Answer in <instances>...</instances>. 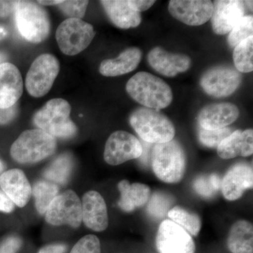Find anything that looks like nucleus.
<instances>
[{"label": "nucleus", "mask_w": 253, "mask_h": 253, "mask_svg": "<svg viewBox=\"0 0 253 253\" xmlns=\"http://www.w3.org/2000/svg\"><path fill=\"white\" fill-rule=\"evenodd\" d=\"M127 94L134 101L148 109H166L172 103L170 86L160 78L147 72L136 73L126 84Z\"/></svg>", "instance_id": "nucleus-1"}, {"label": "nucleus", "mask_w": 253, "mask_h": 253, "mask_svg": "<svg viewBox=\"0 0 253 253\" xmlns=\"http://www.w3.org/2000/svg\"><path fill=\"white\" fill-rule=\"evenodd\" d=\"M71 111V105L66 100L51 99L35 114L33 122L38 129L54 138L69 139L76 135L78 131L70 118Z\"/></svg>", "instance_id": "nucleus-2"}, {"label": "nucleus", "mask_w": 253, "mask_h": 253, "mask_svg": "<svg viewBox=\"0 0 253 253\" xmlns=\"http://www.w3.org/2000/svg\"><path fill=\"white\" fill-rule=\"evenodd\" d=\"M129 123L139 137L150 144L168 142L175 135L172 121L158 110L139 108L131 113Z\"/></svg>", "instance_id": "nucleus-3"}, {"label": "nucleus", "mask_w": 253, "mask_h": 253, "mask_svg": "<svg viewBox=\"0 0 253 253\" xmlns=\"http://www.w3.org/2000/svg\"><path fill=\"white\" fill-rule=\"evenodd\" d=\"M185 152L177 141L155 145L152 153V168L160 180L168 184L179 182L186 169Z\"/></svg>", "instance_id": "nucleus-4"}, {"label": "nucleus", "mask_w": 253, "mask_h": 253, "mask_svg": "<svg viewBox=\"0 0 253 253\" xmlns=\"http://www.w3.org/2000/svg\"><path fill=\"white\" fill-rule=\"evenodd\" d=\"M56 141L54 136L40 129L23 131L11 147V157L16 162L28 164L42 161L54 154Z\"/></svg>", "instance_id": "nucleus-5"}, {"label": "nucleus", "mask_w": 253, "mask_h": 253, "mask_svg": "<svg viewBox=\"0 0 253 253\" xmlns=\"http://www.w3.org/2000/svg\"><path fill=\"white\" fill-rule=\"evenodd\" d=\"M14 12L18 31L24 39L32 43L45 41L51 24L44 7L33 1H17Z\"/></svg>", "instance_id": "nucleus-6"}, {"label": "nucleus", "mask_w": 253, "mask_h": 253, "mask_svg": "<svg viewBox=\"0 0 253 253\" xmlns=\"http://www.w3.org/2000/svg\"><path fill=\"white\" fill-rule=\"evenodd\" d=\"M95 35L96 32L89 23L77 18H67L58 27L56 39L63 54L75 56L88 47Z\"/></svg>", "instance_id": "nucleus-7"}, {"label": "nucleus", "mask_w": 253, "mask_h": 253, "mask_svg": "<svg viewBox=\"0 0 253 253\" xmlns=\"http://www.w3.org/2000/svg\"><path fill=\"white\" fill-rule=\"evenodd\" d=\"M60 65L53 55L42 54L35 59L26 78V87L33 97H42L52 87L59 75Z\"/></svg>", "instance_id": "nucleus-8"}, {"label": "nucleus", "mask_w": 253, "mask_h": 253, "mask_svg": "<svg viewBox=\"0 0 253 253\" xmlns=\"http://www.w3.org/2000/svg\"><path fill=\"white\" fill-rule=\"evenodd\" d=\"M45 220L53 226L79 227L83 217L82 203L78 195L71 190L58 195L46 211Z\"/></svg>", "instance_id": "nucleus-9"}, {"label": "nucleus", "mask_w": 253, "mask_h": 253, "mask_svg": "<svg viewBox=\"0 0 253 253\" xmlns=\"http://www.w3.org/2000/svg\"><path fill=\"white\" fill-rule=\"evenodd\" d=\"M242 81V75L230 66H215L208 70L201 78V87L214 97L222 98L235 92Z\"/></svg>", "instance_id": "nucleus-10"}, {"label": "nucleus", "mask_w": 253, "mask_h": 253, "mask_svg": "<svg viewBox=\"0 0 253 253\" xmlns=\"http://www.w3.org/2000/svg\"><path fill=\"white\" fill-rule=\"evenodd\" d=\"M143 146L135 136L125 131L111 134L105 146V161L111 166H119L130 160L141 157Z\"/></svg>", "instance_id": "nucleus-11"}, {"label": "nucleus", "mask_w": 253, "mask_h": 253, "mask_svg": "<svg viewBox=\"0 0 253 253\" xmlns=\"http://www.w3.org/2000/svg\"><path fill=\"white\" fill-rule=\"evenodd\" d=\"M156 244L160 253H195L196 250L189 233L169 219L160 224Z\"/></svg>", "instance_id": "nucleus-12"}, {"label": "nucleus", "mask_w": 253, "mask_h": 253, "mask_svg": "<svg viewBox=\"0 0 253 253\" xmlns=\"http://www.w3.org/2000/svg\"><path fill=\"white\" fill-rule=\"evenodd\" d=\"M168 10L173 17L190 26H199L211 20L213 3L208 0H172Z\"/></svg>", "instance_id": "nucleus-13"}, {"label": "nucleus", "mask_w": 253, "mask_h": 253, "mask_svg": "<svg viewBox=\"0 0 253 253\" xmlns=\"http://www.w3.org/2000/svg\"><path fill=\"white\" fill-rule=\"evenodd\" d=\"M244 1L217 0L213 3L211 21L213 31L222 36L229 33L245 16Z\"/></svg>", "instance_id": "nucleus-14"}, {"label": "nucleus", "mask_w": 253, "mask_h": 253, "mask_svg": "<svg viewBox=\"0 0 253 253\" xmlns=\"http://www.w3.org/2000/svg\"><path fill=\"white\" fill-rule=\"evenodd\" d=\"M253 171L252 166L240 163L227 171L221 182L223 196L228 201H236L244 195L245 191L252 189Z\"/></svg>", "instance_id": "nucleus-15"}, {"label": "nucleus", "mask_w": 253, "mask_h": 253, "mask_svg": "<svg viewBox=\"0 0 253 253\" xmlns=\"http://www.w3.org/2000/svg\"><path fill=\"white\" fill-rule=\"evenodd\" d=\"M148 62L156 72L172 78L187 71L191 67V60L185 54L168 52L156 46L148 54Z\"/></svg>", "instance_id": "nucleus-16"}, {"label": "nucleus", "mask_w": 253, "mask_h": 253, "mask_svg": "<svg viewBox=\"0 0 253 253\" xmlns=\"http://www.w3.org/2000/svg\"><path fill=\"white\" fill-rule=\"evenodd\" d=\"M82 217L86 227L91 230L100 232L107 229V207L104 198L97 191H89L83 196Z\"/></svg>", "instance_id": "nucleus-17"}, {"label": "nucleus", "mask_w": 253, "mask_h": 253, "mask_svg": "<svg viewBox=\"0 0 253 253\" xmlns=\"http://www.w3.org/2000/svg\"><path fill=\"white\" fill-rule=\"evenodd\" d=\"M239 108L231 103L209 104L200 111L199 123L208 130L222 129L235 122L239 117Z\"/></svg>", "instance_id": "nucleus-18"}, {"label": "nucleus", "mask_w": 253, "mask_h": 253, "mask_svg": "<svg viewBox=\"0 0 253 253\" xmlns=\"http://www.w3.org/2000/svg\"><path fill=\"white\" fill-rule=\"evenodd\" d=\"M23 91V78L17 67L7 62L0 65V109L14 106Z\"/></svg>", "instance_id": "nucleus-19"}, {"label": "nucleus", "mask_w": 253, "mask_h": 253, "mask_svg": "<svg viewBox=\"0 0 253 253\" xmlns=\"http://www.w3.org/2000/svg\"><path fill=\"white\" fill-rule=\"evenodd\" d=\"M0 187L13 204L20 208L28 204L32 196V187L22 170L11 169L0 175Z\"/></svg>", "instance_id": "nucleus-20"}, {"label": "nucleus", "mask_w": 253, "mask_h": 253, "mask_svg": "<svg viewBox=\"0 0 253 253\" xmlns=\"http://www.w3.org/2000/svg\"><path fill=\"white\" fill-rule=\"evenodd\" d=\"M217 154L222 159H231L243 156H252L253 153V131L236 130L225 138L217 146Z\"/></svg>", "instance_id": "nucleus-21"}, {"label": "nucleus", "mask_w": 253, "mask_h": 253, "mask_svg": "<svg viewBox=\"0 0 253 253\" xmlns=\"http://www.w3.org/2000/svg\"><path fill=\"white\" fill-rule=\"evenodd\" d=\"M142 52L139 48H128L116 59H106L100 65L99 73L106 77H116L134 71L139 66Z\"/></svg>", "instance_id": "nucleus-22"}, {"label": "nucleus", "mask_w": 253, "mask_h": 253, "mask_svg": "<svg viewBox=\"0 0 253 253\" xmlns=\"http://www.w3.org/2000/svg\"><path fill=\"white\" fill-rule=\"evenodd\" d=\"M110 21L116 27L122 29L136 28L140 25V13L132 9L127 1L103 0L100 1Z\"/></svg>", "instance_id": "nucleus-23"}, {"label": "nucleus", "mask_w": 253, "mask_h": 253, "mask_svg": "<svg viewBox=\"0 0 253 253\" xmlns=\"http://www.w3.org/2000/svg\"><path fill=\"white\" fill-rule=\"evenodd\" d=\"M118 186L121 193L118 206L125 212H132L136 208L142 207L151 197V189L144 184H131L127 180H123Z\"/></svg>", "instance_id": "nucleus-24"}, {"label": "nucleus", "mask_w": 253, "mask_h": 253, "mask_svg": "<svg viewBox=\"0 0 253 253\" xmlns=\"http://www.w3.org/2000/svg\"><path fill=\"white\" fill-rule=\"evenodd\" d=\"M227 246L232 253H253V226L246 220H239L229 231Z\"/></svg>", "instance_id": "nucleus-25"}, {"label": "nucleus", "mask_w": 253, "mask_h": 253, "mask_svg": "<svg viewBox=\"0 0 253 253\" xmlns=\"http://www.w3.org/2000/svg\"><path fill=\"white\" fill-rule=\"evenodd\" d=\"M73 161L69 154H61L46 168L44 176L54 184H66L73 172Z\"/></svg>", "instance_id": "nucleus-26"}, {"label": "nucleus", "mask_w": 253, "mask_h": 253, "mask_svg": "<svg viewBox=\"0 0 253 253\" xmlns=\"http://www.w3.org/2000/svg\"><path fill=\"white\" fill-rule=\"evenodd\" d=\"M59 194V187L50 181H39L32 188V194L35 198V204L38 212L45 214L48 208Z\"/></svg>", "instance_id": "nucleus-27"}, {"label": "nucleus", "mask_w": 253, "mask_h": 253, "mask_svg": "<svg viewBox=\"0 0 253 253\" xmlns=\"http://www.w3.org/2000/svg\"><path fill=\"white\" fill-rule=\"evenodd\" d=\"M233 59L239 73L252 72L253 70V36L241 42L234 47Z\"/></svg>", "instance_id": "nucleus-28"}, {"label": "nucleus", "mask_w": 253, "mask_h": 253, "mask_svg": "<svg viewBox=\"0 0 253 253\" xmlns=\"http://www.w3.org/2000/svg\"><path fill=\"white\" fill-rule=\"evenodd\" d=\"M168 215L171 220L182 227L190 235L196 236L201 230V221L199 216L188 212L184 208L176 206L168 211Z\"/></svg>", "instance_id": "nucleus-29"}, {"label": "nucleus", "mask_w": 253, "mask_h": 253, "mask_svg": "<svg viewBox=\"0 0 253 253\" xmlns=\"http://www.w3.org/2000/svg\"><path fill=\"white\" fill-rule=\"evenodd\" d=\"M253 17L252 15L244 16L236 23L235 26L229 32L227 38L228 44L234 48L241 42L253 36Z\"/></svg>", "instance_id": "nucleus-30"}, {"label": "nucleus", "mask_w": 253, "mask_h": 253, "mask_svg": "<svg viewBox=\"0 0 253 253\" xmlns=\"http://www.w3.org/2000/svg\"><path fill=\"white\" fill-rule=\"evenodd\" d=\"M221 182L220 177L216 174L201 176L195 179L194 188L203 197L211 198L221 189Z\"/></svg>", "instance_id": "nucleus-31"}, {"label": "nucleus", "mask_w": 253, "mask_h": 253, "mask_svg": "<svg viewBox=\"0 0 253 253\" xmlns=\"http://www.w3.org/2000/svg\"><path fill=\"white\" fill-rule=\"evenodd\" d=\"M172 203L170 196L163 193H155L148 201V212L155 217L163 218Z\"/></svg>", "instance_id": "nucleus-32"}, {"label": "nucleus", "mask_w": 253, "mask_h": 253, "mask_svg": "<svg viewBox=\"0 0 253 253\" xmlns=\"http://www.w3.org/2000/svg\"><path fill=\"white\" fill-rule=\"evenodd\" d=\"M232 133L231 128L208 130L200 127L199 139L201 144L209 148H217L221 141Z\"/></svg>", "instance_id": "nucleus-33"}, {"label": "nucleus", "mask_w": 253, "mask_h": 253, "mask_svg": "<svg viewBox=\"0 0 253 253\" xmlns=\"http://www.w3.org/2000/svg\"><path fill=\"white\" fill-rule=\"evenodd\" d=\"M89 1H62L59 5V9L68 16V18L81 19L84 16Z\"/></svg>", "instance_id": "nucleus-34"}, {"label": "nucleus", "mask_w": 253, "mask_h": 253, "mask_svg": "<svg viewBox=\"0 0 253 253\" xmlns=\"http://www.w3.org/2000/svg\"><path fill=\"white\" fill-rule=\"evenodd\" d=\"M71 253H101V244L96 236L86 235L75 245Z\"/></svg>", "instance_id": "nucleus-35"}, {"label": "nucleus", "mask_w": 253, "mask_h": 253, "mask_svg": "<svg viewBox=\"0 0 253 253\" xmlns=\"http://www.w3.org/2000/svg\"><path fill=\"white\" fill-rule=\"evenodd\" d=\"M22 245V241L17 236H10L0 246V253H16Z\"/></svg>", "instance_id": "nucleus-36"}, {"label": "nucleus", "mask_w": 253, "mask_h": 253, "mask_svg": "<svg viewBox=\"0 0 253 253\" xmlns=\"http://www.w3.org/2000/svg\"><path fill=\"white\" fill-rule=\"evenodd\" d=\"M17 113L16 104L8 109H0V124L5 125L11 122L16 118Z\"/></svg>", "instance_id": "nucleus-37"}, {"label": "nucleus", "mask_w": 253, "mask_h": 253, "mask_svg": "<svg viewBox=\"0 0 253 253\" xmlns=\"http://www.w3.org/2000/svg\"><path fill=\"white\" fill-rule=\"evenodd\" d=\"M127 1L129 6L139 13L149 9L156 2L154 0H127Z\"/></svg>", "instance_id": "nucleus-38"}, {"label": "nucleus", "mask_w": 253, "mask_h": 253, "mask_svg": "<svg viewBox=\"0 0 253 253\" xmlns=\"http://www.w3.org/2000/svg\"><path fill=\"white\" fill-rule=\"evenodd\" d=\"M17 1H0V18L7 17L14 12Z\"/></svg>", "instance_id": "nucleus-39"}, {"label": "nucleus", "mask_w": 253, "mask_h": 253, "mask_svg": "<svg viewBox=\"0 0 253 253\" xmlns=\"http://www.w3.org/2000/svg\"><path fill=\"white\" fill-rule=\"evenodd\" d=\"M15 205L3 192L0 191V212L9 213L14 211Z\"/></svg>", "instance_id": "nucleus-40"}, {"label": "nucleus", "mask_w": 253, "mask_h": 253, "mask_svg": "<svg viewBox=\"0 0 253 253\" xmlns=\"http://www.w3.org/2000/svg\"><path fill=\"white\" fill-rule=\"evenodd\" d=\"M66 246L63 244H53L42 248L38 253H64L66 251Z\"/></svg>", "instance_id": "nucleus-41"}, {"label": "nucleus", "mask_w": 253, "mask_h": 253, "mask_svg": "<svg viewBox=\"0 0 253 253\" xmlns=\"http://www.w3.org/2000/svg\"><path fill=\"white\" fill-rule=\"evenodd\" d=\"M37 2L40 5H44V6H51V5H58L60 3L62 2V1L59 0H54V1H38Z\"/></svg>", "instance_id": "nucleus-42"}, {"label": "nucleus", "mask_w": 253, "mask_h": 253, "mask_svg": "<svg viewBox=\"0 0 253 253\" xmlns=\"http://www.w3.org/2000/svg\"><path fill=\"white\" fill-rule=\"evenodd\" d=\"M6 35H7V31H6V28L0 26V40L6 38Z\"/></svg>", "instance_id": "nucleus-43"}, {"label": "nucleus", "mask_w": 253, "mask_h": 253, "mask_svg": "<svg viewBox=\"0 0 253 253\" xmlns=\"http://www.w3.org/2000/svg\"><path fill=\"white\" fill-rule=\"evenodd\" d=\"M6 59H7V56L4 53L0 51V65L6 63Z\"/></svg>", "instance_id": "nucleus-44"}, {"label": "nucleus", "mask_w": 253, "mask_h": 253, "mask_svg": "<svg viewBox=\"0 0 253 253\" xmlns=\"http://www.w3.org/2000/svg\"><path fill=\"white\" fill-rule=\"evenodd\" d=\"M244 4L247 5L249 9L253 11V1H244Z\"/></svg>", "instance_id": "nucleus-45"}, {"label": "nucleus", "mask_w": 253, "mask_h": 253, "mask_svg": "<svg viewBox=\"0 0 253 253\" xmlns=\"http://www.w3.org/2000/svg\"><path fill=\"white\" fill-rule=\"evenodd\" d=\"M4 163L2 162V161L0 160V174H1V172L4 171Z\"/></svg>", "instance_id": "nucleus-46"}]
</instances>
